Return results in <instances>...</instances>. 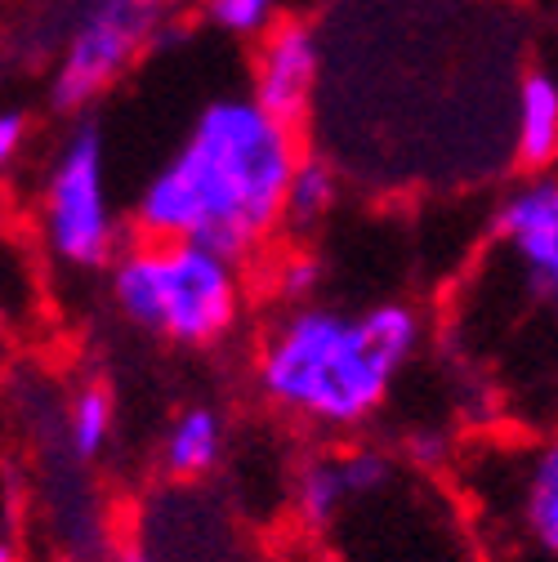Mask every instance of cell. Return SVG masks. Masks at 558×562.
<instances>
[{
    "mask_svg": "<svg viewBox=\"0 0 558 562\" xmlns=\"http://www.w3.org/2000/svg\"><path fill=\"white\" fill-rule=\"evenodd\" d=\"M335 196H339L335 170L322 157H300V166L291 175V188H287L282 224L295 228V233H313L331 215V210H335Z\"/></svg>",
    "mask_w": 558,
    "mask_h": 562,
    "instance_id": "13",
    "label": "cell"
},
{
    "mask_svg": "<svg viewBox=\"0 0 558 562\" xmlns=\"http://www.w3.org/2000/svg\"><path fill=\"white\" fill-rule=\"evenodd\" d=\"M447 482L465 505L478 562H558V425L465 438Z\"/></svg>",
    "mask_w": 558,
    "mask_h": 562,
    "instance_id": "5",
    "label": "cell"
},
{
    "mask_svg": "<svg viewBox=\"0 0 558 562\" xmlns=\"http://www.w3.org/2000/svg\"><path fill=\"white\" fill-rule=\"evenodd\" d=\"M112 300L125 322L175 344H215L242 313L237 259L197 241L138 237L112 263Z\"/></svg>",
    "mask_w": 558,
    "mask_h": 562,
    "instance_id": "6",
    "label": "cell"
},
{
    "mask_svg": "<svg viewBox=\"0 0 558 562\" xmlns=\"http://www.w3.org/2000/svg\"><path fill=\"white\" fill-rule=\"evenodd\" d=\"M36 224L45 250L63 268H103L116 263L121 246V215L112 205L108 188V153H103V130L94 121H81L63 134V144L49 157Z\"/></svg>",
    "mask_w": 558,
    "mask_h": 562,
    "instance_id": "7",
    "label": "cell"
},
{
    "mask_svg": "<svg viewBox=\"0 0 558 562\" xmlns=\"http://www.w3.org/2000/svg\"><path fill=\"white\" fill-rule=\"evenodd\" d=\"M27 134H32V116L23 108H5V112H0V166H5V170H14L19 148L27 144Z\"/></svg>",
    "mask_w": 558,
    "mask_h": 562,
    "instance_id": "16",
    "label": "cell"
},
{
    "mask_svg": "<svg viewBox=\"0 0 558 562\" xmlns=\"http://www.w3.org/2000/svg\"><path fill=\"white\" fill-rule=\"evenodd\" d=\"M317 272H322V268H317L313 255H291V259L277 263V291L287 295L291 308L313 300V291H317Z\"/></svg>",
    "mask_w": 558,
    "mask_h": 562,
    "instance_id": "15",
    "label": "cell"
},
{
    "mask_svg": "<svg viewBox=\"0 0 558 562\" xmlns=\"http://www.w3.org/2000/svg\"><path fill=\"white\" fill-rule=\"evenodd\" d=\"M514 161L549 170L558 161V77L527 72L514 94Z\"/></svg>",
    "mask_w": 558,
    "mask_h": 562,
    "instance_id": "10",
    "label": "cell"
},
{
    "mask_svg": "<svg viewBox=\"0 0 558 562\" xmlns=\"http://www.w3.org/2000/svg\"><path fill=\"white\" fill-rule=\"evenodd\" d=\"M282 5L287 0H201L205 19H211L220 32H228V36H264V32H272L277 23H282L277 19Z\"/></svg>",
    "mask_w": 558,
    "mask_h": 562,
    "instance_id": "14",
    "label": "cell"
},
{
    "mask_svg": "<svg viewBox=\"0 0 558 562\" xmlns=\"http://www.w3.org/2000/svg\"><path fill=\"white\" fill-rule=\"evenodd\" d=\"M300 157L295 125L255 94H215L138 188L134 228L153 241L211 246L242 263L282 224Z\"/></svg>",
    "mask_w": 558,
    "mask_h": 562,
    "instance_id": "1",
    "label": "cell"
},
{
    "mask_svg": "<svg viewBox=\"0 0 558 562\" xmlns=\"http://www.w3.org/2000/svg\"><path fill=\"white\" fill-rule=\"evenodd\" d=\"M317 77H322V41L309 23L287 19L259 36L255 67H250V94L272 116H282L287 125H300L313 103Z\"/></svg>",
    "mask_w": 558,
    "mask_h": 562,
    "instance_id": "9",
    "label": "cell"
},
{
    "mask_svg": "<svg viewBox=\"0 0 558 562\" xmlns=\"http://www.w3.org/2000/svg\"><path fill=\"white\" fill-rule=\"evenodd\" d=\"M161 23V0H90L67 32L49 77V99L63 112L94 103L148 45Z\"/></svg>",
    "mask_w": 558,
    "mask_h": 562,
    "instance_id": "8",
    "label": "cell"
},
{
    "mask_svg": "<svg viewBox=\"0 0 558 562\" xmlns=\"http://www.w3.org/2000/svg\"><path fill=\"white\" fill-rule=\"evenodd\" d=\"M451 344L523 415L545 429V397L558 393V179L532 175L501 196L492 246L451 295Z\"/></svg>",
    "mask_w": 558,
    "mask_h": 562,
    "instance_id": "2",
    "label": "cell"
},
{
    "mask_svg": "<svg viewBox=\"0 0 558 562\" xmlns=\"http://www.w3.org/2000/svg\"><path fill=\"white\" fill-rule=\"evenodd\" d=\"M224 460V419L215 406H188L175 415V425L166 429L161 442V464L170 477L192 482L205 477Z\"/></svg>",
    "mask_w": 558,
    "mask_h": 562,
    "instance_id": "11",
    "label": "cell"
},
{
    "mask_svg": "<svg viewBox=\"0 0 558 562\" xmlns=\"http://www.w3.org/2000/svg\"><path fill=\"white\" fill-rule=\"evenodd\" d=\"M425 344V317L411 304L339 313L295 304L259 344V389L295 419L326 434L362 429Z\"/></svg>",
    "mask_w": 558,
    "mask_h": 562,
    "instance_id": "4",
    "label": "cell"
},
{
    "mask_svg": "<svg viewBox=\"0 0 558 562\" xmlns=\"http://www.w3.org/2000/svg\"><path fill=\"white\" fill-rule=\"evenodd\" d=\"M5 562H19V558H14V553H5Z\"/></svg>",
    "mask_w": 558,
    "mask_h": 562,
    "instance_id": "18",
    "label": "cell"
},
{
    "mask_svg": "<svg viewBox=\"0 0 558 562\" xmlns=\"http://www.w3.org/2000/svg\"><path fill=\"white\" fill-rule=\"evenodd\" d=\"M116 562H148V553L144 549H125V553H116Z\"/></svg>",
    "mask_w": 558,
    "mask_h": 562,
    "instance_id": "17",
    "label": "cell"
},
{
    "mask_svg": "<svg viewBox=\"0 0 558 562\" xmlns=\"http://www.w3.org/2000/svg\"><path fill=\"white\" fill-rule=\"evenodd\" d=\"M112 429H116V406H112V393L103 384H81L63 406V442H67V456H77L81 464H94L108 442H112Z\"/></svg>",
    "mask_w": 558,
    "mask_h": 562,
    "instance_id": "12",
    "label": "cell"
},
{
    "mask_svg": "<svg viewBox=\"0 0 558 562\" xmlns=\"http://www.w3.org/2000/svg\"><path fill=\"white\" fill-rule=\"evenodd\" d=\"M295 514L335 562H478L456 486L380 447L304 460Z\"/></svg>",
    "mask_w": 558,
    "mask_h": 562,
    "instance_id": "3",
    "label": "cell"
}]
</instances>
